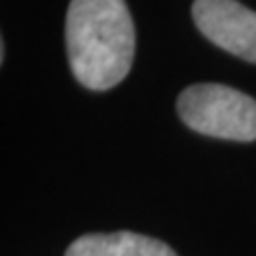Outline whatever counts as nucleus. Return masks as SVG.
I'll return each instance as SVG.
<instances>
[{"label":"nucleus","instance_id":"2","mask_svg":"<svg viewBox=\"0 0 256 256\" xmlns=\"http://www.w3.org/2000/svg\"><path fill=\"white\" fill-rule=\"evenodd\" d=\"M178 116L198 134L256 141V100L224 84H194L178 96Z\"/></svg>","mask_w":256,"mask_h":256},{"label":"nucleus","instance_id":"3","mask_svg":"<svg viewBox=\"0 0 256 256\" xmlns=\"http://www.w3.org/2000/svg\"><path fill=\"white\" fill-rule=\"evenodd\" d=\"M192 20L207 41L256 64V11L237 0H194Z\"/></svg>","mask_w":256,"mask_h":256},{"label":"nucleus","instance_id":"1","mask_svg":"<svg viewBox=\"0 0 256 256\" xmlns=\"http://www.w3.org/2000/svg\"><path fill=\"white\" fill-rule=\"evenodd\" d=\"M64 38L70 70L88 90H111L132 66L137 34L124 0H70Z\"/></svg>","mask_w":256,"mask_h":256},{"label":"nucleus","instance_id":"4","mask_svg":"<svg viewBox=\"0 0 256 256\" xmlns=\"http://www.w3.org/2000/svg\"><path fill=\"white\" fill-rule=\"evenodd\" d=\"M64 256H178L160 239L118 230V233H90L77 237Z\"/></svg>","mask_w":256,"mask_h":256}]
</instances>
